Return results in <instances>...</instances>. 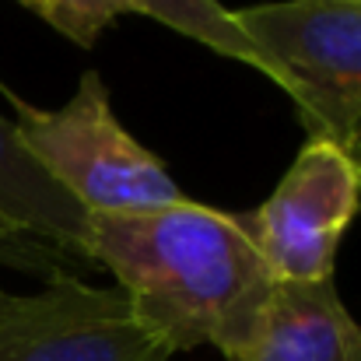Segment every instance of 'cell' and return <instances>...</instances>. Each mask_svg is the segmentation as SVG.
<instances>
[{
    "mask_svg": "<svg viewBox=\"0 0 361 361\" xmlns=\"http://www.w3.org/2000/svg\"><path fill=\"white\" fill-rule=\"evenodd\" d=\"M88 252L133 319L169 351L218 344L270 281L242 214L183 200L144 214H92Z\"/></svg>",
    "mask_w": 361,
    "mask_h": 361,
    "instance_id": "cell-1",
    "label": "cell"
},
{
    "mask_svg": "<svg viewBox=\"0 0 361 361\" xmlns=\"http://www.w3.org/2000/svg\"><path fill=\"white\" fill-rule=\"evenodd\" d=\"M14 130L42 172L88 218L144 214L186 200L169 165L116 120L99 71H85L60 109L18 102Z\"/></svg>",
    "mask_w": 361,
    "mask_h": 361,
    "instance_id": "cell-2",
    "label": "cell"
},
{
    "mask_svg": "<svg viewBox=\"0 0 361 361\" xmlns=\"http://www.w3.org/2000/svg\"><path fill=\"white\" fill-rule=\"evenodd\" d=\"M235 25L288 92L305 137H361V0L235 7Z\"/></svg>",
    "mask_w": 361,
    "mask_h": 361,
    "instance_id": "cell-3",
    "label": "cell"
},
{
    "mask_svg": "<svg viewBox=\"0 0 361 361\" xmlns=\"http://www.w3.org/2000/svg\"><path fill=\"white\" fill-rule=\"evenodd\" d=\"M361 211V137H305L274 193L242 214L270 281H330Z\"/></svg>",
    "mask_w": 361,
    "mask_h": 361,
    "instance_id": "cell-4",
    "label": "cell"
},
{
    "mask_svg": "<svg viewBox=\"0 0 361 361\" xmlns=\"http://www.w3.org/2000/svg\"><path fill=\"white\" fill-rule=\"evenodd\" d=\"M172 355L133 319L120 288L78 277L35 295L0 288V361H169Z\"/></svg>",
    "mask_w": 361,
    "mask_h": 361,
    "instance_id": "cell-5",
    "label": "cell"
},
{
    "mask_svg": "<svg viewBox=\"0 0 361 361\" xmlns=\"http://www.w3.org/2000/svg\"><path fill=\"white\" fill-rule=\"evenodd\" d=\"M225 361H361V326L330 281H267L214 344Z\"/></svg>",
    "mask_w": 361,
    "mask_h": 361,
    "instance_id": "cell-6",
    "label": "cell"
},
{
    "mask_svg": "<svg viewBox=\"0 0 361 361\" xmlns=\"http://www.w3.org/2000/svg\"><path fill=\"white\" fill-rule=\"evenodd\" d=\"M0 225L46 242L81 270H95L88 252V214L42 172V165L25 151L14 120L0 113Z\"/></svg>",
    "mask_w": 361,
    "mask_h": 361,
    "instance_id": "cell-7",
    "label": "cell"
},
{
    "mask_svg": "<svg viewBox=\"0 0 361 361\" xmlns=\"http://www.w3.org/2000/svg\"><path fill=\"white\" fill-rule=\"evenodd\" d=\"M126 11L154 18L165 28H172V32H179V35H186V39L235 60V63L259 71L263 78H270V67L252 49L245 32L235 25V14L221 0H126Z\"/></svg>",
    "mask_w": 361,
    "mask_h": 361,
    "instance_id": "cell-8",
    "label": "cell"
},
{
    "mask_svg": "<svg viewBox=\"0 0 361 361\" xmlns=\"http://www.w3.org/2000/svg\"><path fill=\"white\" fill-rule=\"evenodd\" d=\"M18 4H25L32 14H39L74 46H95L99 35L120 14H130L126 0H18Z\"/></svg>",
    "mask_w": 361,
    "mask_h": 361,
    "instance_id": "cell-9",
    "label": "cell"
}]
</instances>
